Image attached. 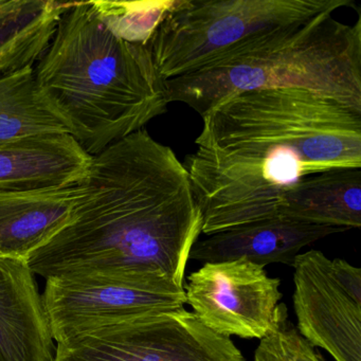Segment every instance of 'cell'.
<instances>
[{
  "mask_svg": "<svg viewBox=\"0 0 361 361\" xmlns=\"http://www.w3.org/2000/svg\"><path fill=\"white\" fill-rule=\"evenodd\" d=\"M344 231L276 217L207 235L192 247L190 259L202 263L244 259L261 267L272 263L293 266L304 247Z\"/></svg>",
  "mask_w": 361,
  "mask_h": 361,
  "instance_id": "cell-11",
  "label": "cell"
},
{
  "mask_svg": "<svg viewBox=\"0 0 361 361\" xmlns=\"http://www.w3.org/2000/svg\"><path fill=\"white\" fill-rule=\"evenodd\" d=\"M280 280L244 259L210 262L192 272L185 302L202 324L219 335L263 339L287 310Z\"/></svg>",
  "mask_w": 361,
  "mask_h": 361,
  "instance_id": "cell-9",
  "label": "cell"
},
{
  "mask_svg": "<svg viewBox=\"0 0 361 361\" xmlns=\"http://www.w3.org/2000/svg\"><path fill=\"white\" fill-rule=\"evenodd\" d=\"M71 221L27 259L49 280L94 272H145L183 286L202 234L183 162L140 130L92 157Z\"/></svg>",
  "mask_w": 361,
  "mask_h": 361,
  "instance_id": "cell-2",
  "label": "cell"
},
{
  "mask_svg": "<svg viewBox=\"0 0 361 361\" xmlns=\"http://www.w3.org/2000/svg\"><path fill=\"white\" fill-rule=\"evenodd\" d=\"M54 361H246L230 337L183 308L113 323L56 343Z\"/></svg>",
  "mask_w": 361,
  "mask_h": 361,
  "instance_id": "cell-7",
  "label": "cell"
},
{
  "mask_svg": "<svg viewBox=\"0 0 361 361\" xmlns=\"http://www.w3.org/2000/svg\"><path fill=\"white\" fill-rule=\"evenodd\" d=\"M355 7L354 0H174L149 43L166 80L210 64L251 37Z\"/></svg>",
  "mask_w": 361,
  "mask_h": 361,
  "instance_id": "cell-5",
  "label": "cell"
},
{
  "mask_svg": "<svg viewBox=\"0 0 361 361\" xmlns=\"http://www.w3.org/2000/svg\"><path fill=\"white\" fill-rule=\"evenodd\" d=\"M69 134L29 137L0 145V191H31L77 185L92 164Z\"/></svg>",
  "mask_w": 361,
  "mask_h": 361,
  "instance_id": "cell-12",
  "label": "cell"
},
{
  "mask_svg": "<svg viewBox=\"0 0 361 361\" xmlns=\"http://www.w3.org/2000/svg\"><path fill=\"white\" fill-rule=\"evenodd\" d=\"M80 183L54 189L0 191V259H26L73 217Z\"/></svg>",
  "mask_w": 361,
  "mask_h": 361,
  "instance_id": "cell-13",
  "label": "cell"
},
{
  "mask_svg": "<svg viewBox=\"0 0 361 361\" xmlns=\"http://www.w3.org/2000/svg\"><path fill=\"white\" fill-rule=\"evenodd\" d=\"M253 361H324L288 320L284 310L271 333L261 339Z\"/></svg>",
  "mask_w": 361,
  "mask_h": 361,
  "instance_id": "cell-18",
  "label": "cell"
},
{
  "mask_svg": "<svg viewBox=\"0 0 361 361\" xmlns=\"http://www.w3.org/2000/svg\"><path fill=\"white\" fill-rule=\"evenodd\" d=\"M71 4L0 0V78L35 67Z\"/></svg>",
  "mask_w": 361,
  "mask_h": 361,
  "instance_id": "cell-15",
  "label": "cell"
},
{
  "mask_svg": "<svg viewBox=\"0 0 361 361\" xmlns=\"http://www.w3.org/2000/svg\"><path fill=\"white\" fill-rule=\"evenodd\" d=\"M293 267V308L300 335L336 361H361V270L319 250Z\"/></svg>",
  "mask_w": 361,
  "mask_h": 361,
  "instance_id": "cell-8",
  "label": "cell"
},
{
  "mask_svg": "<svg viewBox=\"0 0 361 361\" xmlns=\"http://www.w3.org/2000/svg\"><path fill=\"white\" fill-rule=\"evenodd\" d=\"M73 133L66 116L37 83L35 67L0 78V145Z\"/></svg>",
  "mask_w": 361,
  "mask_h": 361,
  "instance_id": "cell-16",
  "label": "cell"
},
{
  "mask_svg": "<svg viewBox=\"0 0 361 361\" xmlns=\"http://www.w3.org/2000/svg\"><path fill=\"white\" fill-rule=\"evenodd\" d=\"M90 3L114 35L128 43L149 45L174 0Z\"/></svg>",
  "mask_w": 361,
  "mask_h": 361,
  "instance_id": "cell-17",
  "label": "cell"
},
{
  "mask_svg": "<svg viewBox=\"0 0 361 361\" xmlns=\"http://www.w3.org/2000/svg\"><path fill=\"white\" fill-rule=\"evenodd\" d=\"M56 343L113 323L183 308V286L145 272H94L46 280L43 293Z\"/></svg>",
  "mask_w": 361,
  "mask_h": 361,
  "instance_id": "cell-6",
  "label": "cell"
},
{
  "mask_svg": "<svg viewBox=\"0 0 361 361\" xmlns=\"http://www.w3.org/2000/svg\"><path fill=\"white\" fill-rule=\"evenodd\" d=\"M333 14L262 33L195 73L166 80L169 102L202 117L240 92L297 88L361 111V16L348 25Z\"/></svg>",
  "mask_w": 361,
  "mask_h": 361,
  "instance_id": "cell-4",
  "label": "cell"
},
{
  "mask_svg": "<svg viewBox=\"0 0 361 361\" xmlns=\"http://www.w3.org/2000/svg\"><path fill=\"white\" fill-rule=\"evenodd\" d=\"M56 348L35 272L0 259V361H54Z\"/></svg>",
  "mask_w": 361,
  "mask_h": 361,
  "instance_id": "cell-10",
  "label": "cell"
},
{
  "mask_svg": "<svg viewBox=\"0 0 361 361\" xmlns=\"http://www.w3.org/2000/svg\"><path fill=\"white\" fill-rule=\"evenodd\" d=\"M35 73L92 157L143 130L170 104L149 45L114 35L92 3H73L61 16Z\"/></svg>",
  "mask_w": 361,
  "mask_h": 361,
  "instance_id": "cell-3",
  "label": "cell"
},
{
  "mask_svg": "<svg viewBox=\"0 0 361 361\" xmlns=\"http://www.w3.org/2000/svg\"><path fill=\"white\" fill-rule=\"evenodd\" d=\"M183 162L202 234L282 217L304 178L361 169V111L297 88L240 92L202 116Z\"/></svg>",
  "mask_w": 361,
  "mask_h": 361,
  "instance_id": "cell-1",
  "label": "cell"
},
{
  "mask_svg": "<svg viewBox=\"0 0 361 361\" xmlns=\"http://www.w3.org/2000/svg\"><path fill=\"white\" fill-rule=\"evenodd\" d=\"M282 217L342 229L361 227V169H339L304 178L287 194Z\"/></svg>",
  "mask_w": 361,
  "mask_h": 361,
  "instance_id": "cell-14",
  "label": "cell"
}]
</instances>
